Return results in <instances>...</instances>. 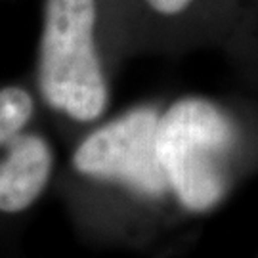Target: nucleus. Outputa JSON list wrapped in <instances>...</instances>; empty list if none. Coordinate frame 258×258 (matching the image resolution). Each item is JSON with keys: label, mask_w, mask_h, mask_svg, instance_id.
Masks as SVG:
<instances>
[{"label": "nucleus", "mask_w": 258, "mask_h": 258, "mask_svg": "<svg viewBox=\"0 0 258 258\" xmlns=\"http://www.w3.org/2000/svg\"><path fill=\"white\" fill-rule=\"evenodd\" d=\"M37 103L19 84L0 88V212L19 214L46 191L55 166L52 144L29 130Z\"/></svg>", "instance_id": "7ed1b4c3"}, {"label": "nucleus", "mask_w": 258, "mask_h": 258, "mask_svg": "<svg viewBox=\"0 0 258 258\" xmlns=\"http://www.w3.org/2000/svg\"><path fill=\"white\" fill-rule=\"evenodd\" d=\"M222 48L239 69L241 77L258 90V0H247Z\"/></svg>", "instance_id": "39448f33"}, {"label": "nucleus", "mask_w": 258, "mask_h": 258, "mask_svg": "<svg viewBox=\"0 0 258 258\" xmlns=\"http://www.w3.org/2000/svg\"><path fill=\"white\" fill-rule=\"evenodd\" d=\"M151 35L174 48L224 46L247 0H136Z\"/></svg>", "instance_id": "20e7f679"}, {"label": "nucleus", "mask_w": 258, "mask_h": 258, "mask_svg": "<svg viewBox=\"0 0 258 258\" xmlns=\"http://www.w3.org/2000/svg\"><path fill=\"white\" fill-rule=\"evenodd\" d=\"M159 115L161 103H140L94 124L73 149L71 168L142 209L182 220L157 159Z\"/></svg>", "instance_id": "f03ea898"}, {"label": "nucleus", "mask_w": 258, "mask_h": 258, "mask_svg": "<svg viewBox=\"0 0 258 258\" xmlns=\"http://www.w3.org/2000/svg\"><path fill=\"white\" fill-rule=\"evenodd\" d=\"M100 0H44L37 83L42 102L77 124H96L111 103Z\"/></svg>", "instance_id": "f257e3e1"}]
</instances>
